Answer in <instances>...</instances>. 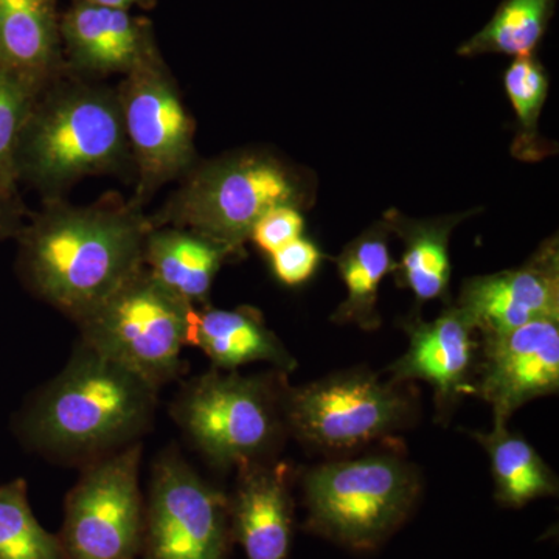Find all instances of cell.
<instances>
[{"mask_svg": "<svg viewBox=\"0 0 559 559\" xmlns=\"http://www.w3.org/2000/svg\"><path fill=\"white\" fill-rule=\"evenodd\" d=\"M119 197L76 207L47 200L17 235V270L40 300L79 322L145 267L153 223Z\"/></svg>", "mask_w": 559, "mask_h": 559, "instance_id": "cell-1", "label": "cell"}, {"mask_svg": "<svg viewBox=\"0 0 559 559\" xmlns=\"http://www.w3.org/2000/svg\"><path fill=\"white\" fill-rule=\"evenodd\" d=\"M157 392L81 342L64 370L22 411L17 436L46 457L87 465L139 441L153 421Z\"/></svg>", "mask_w": 559, "mask_h": 559, "instance_id": "cell-2", "label": "cell"}, {"mask_svg": "<svg viewBox=\"0 0 559 559\" xmlns=\"http://www.w3.org/2000/svg\"><path fill=\"white\" fill-rule=\"evenodd\" d=\"M132 164L117 90L66 69L47 83L17 139V182L49 200L87 176Z\"/></svg>", "mask_w": 559, "mask_h": 559, "instance_id": "cell-3", "label": "cell"}, {"mask_svg": "<svg viewBox=\"0 0 559 559\" xmlns=\"http://www.w3.org/2000/svg\"><path fill=\"white\" fill-rule=\"evenodd\" d=\"M304 180L277 157L255 151L234 153L191 167L170 201L150 218L154 227H179L204 235L240 255L257 221L280 205L299 209Z\"/></svg>", "mask_w": 559, "mask_h": 559, "instance_id": "cell-4", "label": "cell"}, {"mask_svg": "<svg viewBox=\"0 0 559 559\" xmlns=\"http://www.w3.org/2000/svg\"><path fill=\"white\" fill-rule=\"evenodd\" d=\"M419 476L393 455L325 463L305 474L310 527L355 550L380 546L409 516Z\"/></svg>", "mask_w": 559, "mask_h": 559, "instance_id": "cell-5", "label": "cell"}, {"mask_svg": "<svg viewBox=\"0 0 559 559\" xmlns=\"http://www.w3.org/2000/svg\"><path fill=\"white\" fill-rule=\"evenodd\" d=\"M193 305L146 267L81 318V342L159 390L178 377Z\"/></svg>", "mask_w": 559, "mask_h": 559, "instance_id": "cell-6", "label": "cell"}, {"mask_svg": "<svg viewBox=\"0 0 559 559\" xmlns=\"http://www.w3.org/2000/svg\"><path fill=\"white\" fill-rule=\"evenodd\" d=\"M283 393L263 377L215 369L176 396L171 414L191 443L216 468L264 462L285 426Z\"/></svg>", "mask_w": 559, "mask_h": 559, "instance_id": "cell-7", "label": "cell"}, {"mask_svg": "<svg viewBox=\"0 0 559 559\" xmlns=\"http://www.w3.org/2000/svg\"><path fill=\"white\" fill-rule=\"evenodd\" d=\"M283 415L297 439L320 451H353L411 421L414 401L396 382L345 371L283 393Z\"/></svg>", "mask_w": 559, "mask_h": 559, "instance_id": "cell-8", "label": "cell"}, {"mask_svg": "<svg viewBox=\"0 0 559 559\" xmlns=\"http://www.w3.org/2000/svg\"><path fill=\"white\" fill-rule=\"evenodd\" d=\"M139 441L87 463L64 507L66 559H138L145 533Z\"/></svg>", "mask_w": 559, "mask_h": 559, "instance_id": "cell-9", "label": "cell"}, {"mask_svg": "<svg viewBox=\"0 0 559 559\" xmlns=\"http://www.w3.org/2000/svg\"><path fill=\"white\" fill-rule=\"evenodd\" d=\"M229 498L176 450L162 452L145 500L143 559H227Z\"/></svg>", "mask_w": 559, "mask_h": 559, "instance_id": "cell-10", "label": "cell"}, {"mask_svg": "<svg viewBox=\"0 0 559 559\" xmlns=\"http://www.w3.org/2000/svg\"><path fill=\"white\" fill-rule=\"evenodd\" d=\"M132 164L135 204L194 167V120L162 57L124 75L117 87Z\"/></svg>", "mask_w": 559, "mask_h": 559, "instance_id": "cell-11", "label": "cell"}, {"mask_svg": "<svg viewBox=\"0 0 559 559\" xmlns=\"http://www.w3.org/2000/svg\"><path fill=\"white\" fill-rule=\"evenodd\" d=\"M474 393L487 401L495 425H507L528 401L559 389V320L543 319L484 336Z\"/></svg>", "mask_w": 559, "mask_h": 559, "instance_id": "cell-12", "label": "cell"}, {"mask_svg": "<svg viewBox=\"0 0 559 559\" xmlns=\"http://www.w3.org/2000/svg\"><path fill=\"white\" fill-rule=\"evenodd\" d=\"M481 336L543 319L559 320V249L550 238L518 270L466 280L457 300Z\"/></svg>", "mask_w": 559, "mask_h": 559, "instance_id": "cell-13", "label": "cell"}, {"mask_svg": "<svg viewBox=\"0 0 559 559\" xmlns=\"http://www.w3.org/2000/svg\"><path fill=\"white\" fill-rule=\"evenodd\" d=\"M62 55L70 72L83 76L128 75L160 57L153 25L130 10L73 0L61 14Z\"/></svg>", "mask_w": 559, "mask_h": 559, "instance_id": "cell-14", "label": "cell"}, {"mask_svg": "<svg viewBox=\"0 0 559 559\" xmlns=\"http://www.w3.org/2000/svg\"><path fill=\"white\" fill-rule=\"evenodd\" d=\"M404 330L409 347L389 367L392 382H429L440 414L452 409L462 396L474 395L476 330L457 305L432 322L407 320Z\"/></svg>", "mask_w": 559, "mask_h": 559, "instance_id": "cell-15", "label": "cell"}, {"mask_svg": "<svg viewBox=\"0 0 559 559\" xmlns=\"http://www.w3.org/2000/svg\"><path fill=\"white\" fill-rule=\"evenodd\" d=\"M229 499L231 538L248 559H288L293 539L289 469L283 463L241 466Z\"/></svg>", "mask_w": 559, "mask_h": 559, "instance_id": "cell-16", "label": "cell"}, {"mask_svg": "<svg viewBox=\"0 0 559 559\" xmlns=\"http://www.w3.org/2000/svg\"><path fill=\"white\" fill-rule=\"evenodd\" d=\"M187 345L200 348L215 369L224 371H235L252 362H270L288 374L297 367V360L274 331L267 329L261 312L250 307L237 310L194 308Z\"/></svg>", "mask_w": 559, "mask_h": 559, "instance_id": "cell-17", "label": "cell"}, {"mask_svg": "<svg viewBox=\"0 0 559 559\" xmlns=\"http://www.w3.org/2000/svg\"><path fill=\"white\" fill-rule=\"evenodd\" d=\"M231 257L237 255L226 246L179 227H153L146 238V270L193 307L207 304L213 280Z\"/></svg>", "mask_w": 559, "mask_h": 559, "instance_id": "cell-18", "label": "cell"}, {"mask_svg": "<svg viewBox=\"0 0 559 559\" xmlns=\"http://www.w3.org/2000/svg\"><path fill=\"white\" fill-rule=\"evenodd\" d=\"M60 21L57 0H0V62L40 80L60 75Z\"/></svg>", "mask_w": 559, "mask_h": 559, "instance_id": "cell-19", "label": "cell"}, {"mask_svg": "<svg viewBox=\"0 0 559 559\" xmlns=\"http://www.w3.org/2000/svg\"><path fill=\"white\" fill-rule=\"evenodd\" d=\"M466 216L463 213L448 218L415 221L396 210L385 213L382 221L385 229L399 235L404 242L395 274L400 285L409 289L419 304L447 299L451 280L450 238L454 227Z\"/></svg>", "mask_w": 559, "mask_h": 559, "instance_id": "cell-20", "label": "cell"}, {"mask_svg": "<svg viewBox=\"0 0 559 559\" xmlns=\"http://www.w3.org/2000/svg\"><path fill=\"white\" fill-rule=\"evenodd\" d=\"M388 234L384 224H378L349 242L337 257V270L347 286V299L334 312V322L353 323L369 331L381 325L378 293L382 280L395 274L399 266L390 253Z\"/></svg>", "mask_w": 559, "mask_h": 559, "instance_id": "cell-21", "label": "cell"}, {"mask_svg": "<svg viewBox=\"0 0 559 559\" xmlns=\"http://www.w3.org/2000/svg\"><path fill=\"white\" fill-rule=\"evenodd\" d=\"M473 436L487 451L496 499L502 506L520 509L532 500L557 495L554 471L527 440L510 432L507 425H495L489 432Z\"/></svg>", "mask_w": 559, "mask_h": 559, "instance_id": "cell-22", "label": "cell"}, {"mask_svg": "<svg viewBox=\"0 0 559 559\" xmlns=\"http://www.w3.org/2000/svg\"><path fill=\"white\" fill-rule=\"evenodd\" d=\"M558 0H502L488 24L457 49L460 57L503 53L535 55L546 35Z\"/></svg>", "mask_w": 559, "mask_h": 559, "instance_id": "cell-23", "label": "cell"}, {"mask_svg": "<svg viewBox=\"0 0 559 559\" xmlns=\"http://www.w3.org/2000/svg\"><path fill=\"white\" fill-rule=\"evenodd\" d=\"M0 559H66L58 535L33 514L24 479L0 485Z\"/></svg>", "mask_w": 559, "mask_h": 559, "instance_id": "cell-24", "label": "cell"}, {"mask_svg": "<svg viewBox=\"0 0 559 559\" xmlns=\"http://www.w3.org/2000/svg\"><path fill=\"white\" fill-rule=\"evenodd\" d=\"M49 81L25 75L0 62V189L10 193H17L20 186L14 167L17 139Z\"/></svg>", "mask_w": 559, "mask_h": 559, "instance_id": "cell-25", "label": "cell"}, {"mask_svg": "<svg viewBox=\"0 0 559 559\" xmlns=\"http://www.w3.org/2000/svg\"><path fill=\"white\" fill-rule=\"evenodd\" d=\"M503 83L520 121V131L513 145L514 156L525 160L539 159L543 157V148L536 143L538 121L549 92L546 69L536 60L535 55L514 58L507 69Z\"/></svg>", "mask_w": 559, "mask_h": 559, "instance_id": "cell-26", "label": "cell"}, {"mask_svg": "<svg viewBox=\"0 0 559 559\" xmlns=\"http://www.w3.org/2000/svg\"><path fill=\"white\" fill-rule=\"evenodd\" d=\"M305 229V219L299 209L293 205H280L264 213L252 231L249 240L261 250V252L274 253L288 242L301 237Z\"/></svg>", "mask_w": 559, "mask_h": 559, "instance_id": "cell-27", "label": "cell"}, {"mask_svg": "<svg viewBox=\"0 0 559 559\" xmlns=\"http://www.w3.org/2000/svg\"><path fill=\"white\" fill-rule=\"evenodd\" d=\"M270 257L275 277L286 286L304 285L322 263V252L318 246L301 237L275 250Z\"/></svg>", "mask_w": 559, "mask_h": 559, "instance_id": "cell-28", "label": "cell"}, {"mask_svg": "<svg viewBox=\"0 0 559 559\" xmlns=\"http://www.w3.org/2000/svg\"><path fill=\"white\" fill-rule=\"evenodd\" d=\"M24 205L20 194L0 189V241L16 238L25 224Z\"/></svg>", "mask_w": 559, "mask_h": 559, "instance_id": "cell-29", "label": "cell"}, {"mask_svg": "<svg viewBox=\"0 0 559 559\" xmlns=\"http://www.w3.org/2000/svg\"><path fill=\"white\" fill-rule=\"evenodd\" d=\"M79 2L106 7V9L130 10L134 5H153L154 0H79Z\"/></svg>", "mask_w": 559, "mask_h": 559, "instance_id": "cell-30", "label": "cell"}]
</instances>
